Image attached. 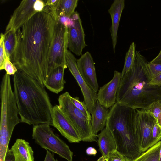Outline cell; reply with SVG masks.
<instances>
[{"instance_id":"cell-1","label":"cell","mask_w":161,"mask_h":161,"mask_svg":"<svg viewBox=\"0 0 161 161\" xmlns=\"http://www.w3.org/2000/svg\"><path fill=\"white\" fill-rule=\"evenodd\" d=\"M55 22L46 12L36 13L16 31L17 44L10 58L18 70L44 86Z\"/></svg>"},{"instance_id":"cell-2","label":"cell","mask_w":161,"mask_h":161,"mask_svg":"<svg viewBox=\"0 0 161 161\" xmlns=\"http://www.w3.org/2000/svg\"><path fill=\"white\" fill-rule=\"evenodd\" d=\"M14 92L21 122L51 125L53 107L44 86L18 70L13 75Z\"/></svg>"},{"instance_id":"cell-3","label":"cell","mask_w":161,"mask_h":161,"mask_svg":"<svg viewBox=\"0 0 161 161\" xmlns=\"http://www.w3.org/2000/svg\"><path fill=\"white\" fill-rule=\"evenodd\" d=\"M146 58L136 51L130 69L121 77L116 102L135 109L148 110L153 103L161 101V86L149 84L153 78Z\"/></svg>"},{"instance_id":"cell-4","label":"cell","mask_w":161,"mask_h":161,"mask_svg":"<svg viewBox=\"0 0 161 161\" xmlns=\"http://www.w3.org/2000/svg\"><path fill=\"white\" fill-rule=\"evenodd\" d=\"M136 112V109L116 102L109 110L106 124L114 137L116 150L131 161L141 154L135 137Z\"/></svg>"},{"instance_id":"cell-5","label":"cell","mask_w":161,"mask_h":161,"mask_svg":"<svg viewBox=\"0 0 161 161\" xmlns=\"http://www.w3.org/2000/svg\"><path fill=\"white\" fill-rule=\"evenodd\" d=\"M1 115L0 124V150L5 152L13 130L17 125L21 122L18 116V110L10 75H3L0 86Z\"/></svg>"},{"instance_id":"cell-6","label":"cell","mask_w":161,"mask_h":161,"mask_svg":"<svg viewBox=\"0 0 161 161\" xmlns=\"http://www.w3.org/2000/svg\"><path fill=\"white\" fill-rule=\"evenodd\" d=\"M70 96L67 92L60 95L58 99L59 107L76 130L81 141H96L97 137L92 131L91 121L75 106Z\"/></svg>"},{"instance_id":"cell-7","label":"cell","mask_w":161,"mask_h":161,"mask_svg":"<svg viewBox=\"0 0 161 161\" xmlns=\"http://www.w3.org/2000/svg\"><path fill=\"white\" fill-rule=\"evenodd\" d=\"M48 124L33 125L32 137L42 148L57 154L68 161H72L73 153L69 146L54 133Z\"/></svg>"},{"instance_id":"cell-8","label":"cell","mask_w":161,"mask_h":161,"mask_svg":"<svg viewBox=\"0 0 161 161\" xmlns=\"http://www.w3.org/2000/svg\"><path fill=\"white\" fill-rule=\"evenodd\" d=\"M68 43V27L59 22L56 21L50 53L47 79L55 68L58 67H62L65 69L67 68L66 56Z\"/></svg>"},{"instance_id":"cell-9","label":"cell","mask_w":161,"mask_h":161,"mask_svg":"<svg viewBox=\"0 0 161 161\" xmlns=\"http://www.w3.org/2000/svg\"><path fill=\"white\" fill-rule=\"evenodd\" d=\"M134 121L135 141L141 154L150 147L153 128L156 120L148 110L136 109Z\"/></svg>"},{"instance_id":"cell-10","label":"cell","mask_w":161,"mask_h":161,"mask_svg":"<svg viewBox=\"0 0 161 161\" xmlns=\"http://www.w3.org/2000/svg\"><path fill=\"white\" fill-rule=\"evenodd\" d=\"M66 59L67 67L79 85L88 110L92 114L97 101V93L95 92L86 83L80 75L77 66V59L71 51L67 50Z\"/></svg>"},{"instance_id":"cell-11","label":"cell","mask_w":161,"mask_h":161,"mask_svg":"<svg viewBox=\"0 0 161 161\" xmlns=\"http://www.w3.org/2000/svg\"><path fill=\"white\" fill-rule=\"evenodd\" d=\"M70 18L72 23L68 27V48L70 51L79 56L81 55L83 49L87 46L85 42V34L77 12H75Z\"/></svg>"},{"instance_id":"cell-12","label":"cell","mask_w":161,"mask_h":161,"mask_svg":"<svg viewBox=\"0 0 161 161\" xmlns=\"http://www.w3.org/2000/svg\"><path fill=\"white\" fill-rule=\"evenodd\" d=\"M51 125L70 143H79L81 140L76 130L68 120L58 105L53 107Z\"/></svg>"},{"instance_id":"cell-13","label":"cell","mask_w":161,"mask_h":161,"mask_svg":"<svg viewBox=\"0 0 161 161\" xmlns=\"http://www.w3.org/2000/svg\"><path fill=\"white\" fill-rule=\"evenodd\" d=\"M36 0H24L14 10L5 31H16L37 12L34 9Z\"/></svg>"},{"instance_id":"cell-14","label":"cell","mask_w":161,"mask_h":161,"mask_svg":"<svg viewBox=\"0 0 161 161\" xmlns=\"http://www.w3.org/2000/svg\"><path fill=\"white\" fill-rule=\"evenodd\" d=\"M121 78V73L115 70L112 80L100 88L97 94V99L102 106L108 108L116 103Z\"/></svg>"},{"instance_id":"cell-15","label":"cell","mask_w":161,"mask_h":161,"mask_svg":"<svg viewBox=\"0 0 161 161\" xmlns=\"http://www.w3.org/2000/svg\"><path fill=\"white\" fill-rule=\"evenodd\" d=\"M79 71L86 83L96 92L98 91V85L95 62L90 52L87 51L77 59Z\"/></svg>"},{"instance_id":"cell-16","label":"cell","mask_w":161,"mask_h":161,"mask_svg":"<svg viewBox=\"0 0 161 161\" xmlns=\"http://www.w3.org/2000/svg\"><path fill=\"white\" fill-rule=\"evenodd\" d=\"M124 0H115L111 5L108 12L111 16L112 25L111 36L114 53L117 42V32L121 14L125 7Z\"/></svg>"},{"instance_id":"cell-17","label":"cell","mask_w":161,"mask_h":161,"mask_svg":"<svg viewBox=\"0 0 161 161\" xmlns=\"http://www.w3.org/2000/svg\"><path fill=\"white\" fill-rule=\"evenodd\" d=\"M109 111L108 108L102 106L97 100L91 120L92 133L97 137L98 133L103 130L106 126Z\"/></svg>"},{"instance_id":"cell-18","label":"cell","mask_w":161,"mask_h":161,"mask_svg":"<svg viewBox=\"0 0 161 161\" xmlns=\"http://www.w3.org/2000/svg\"><path fill=\"white\" fill-rule=\"evenodd\" d=\"M65 69L63 67H58L53 70L44 82V86L56 94L62 91L66 83L64 78Z\"/></svg>"},{"instance_id":"cell-19","label":"cell","mask_w":161,"mask_h":161,"mask_svg":"<svg viewBox=\"0 0 161 161\" xmlns=\"http://www.w3.org/2000/svg\"><path fill=\"white\" fill-rule=\"evenodd\" d=\"M16 161H34V152L29 142L17 139L10 149Z\"/></svg>"},{"instance_id":"cell-20","label":"cell","mask_w":161,"mask_h":161,"mask_svg":"<svg viewBox=\"0 0 161 161\" xmlns=\"http://www.w3.org/2000/svg\"><path fill=\"white\" fill-rule=\"evenodd\" d=\"M98 143L102 156L106 159L109 154L116 150V146L111 132L106 127L97 134Z\"/></svg>"},{"instance_id":"cell-21","label":"cell","mask_w":161,"mask_h":161,"mask_svg":"<svg viewBox=\"0 0 161 161\" xmlns=\"http://www.w3.org/2000/svg\"><path fill=\"white\" fill-rule=\"evenodd\" d=\"M78 1V0H60L56 13L58 21L60 16L70 18L75 12Z\"/></svg>"},{"instance_id":"cell-22","label":"cell","mask_w":161,"mask_h":161,"mask_svg":"<svg viewBox=\"0 0 161 161\" xmlns=\"http://www.w3.org/2000/svg\"><path fill=\"white\" fill-rule=\"evenodd\" d=\"M161 140L132 161H159Z\"/></svg>"},{"instance_id":"cell-23","label":"cell","mask_w":161,"mask_h":161,"mask_svg":"<svg viewBox=\"0 0 161 161\" xmlns=\"http://www.w3.org/2000/svg\"><path fill=\"white\" fill-rule=\"evenodd\" d=\"M4 46L6 57H10L13 54L17 44L16 31L11 30L4 34Z\"/></svg>"},{"instance_id":"cell-24","label":"cell","mask_w":161,"mask_h":161,"mask_svg":"<svg viewBox=\"0 0 161 161\" xmlns=\"http://www.w3.org/2000/svg\"><path fill=\"white\" fill-rule=\"evenodd\" d=\"M136 45L133 42L130 45L128 51L126 53L124 66L122 72V77L131 68L133 64L136 53Z\"/></svg>"},{"instance_id":"cell-25","label":"cell","mask_w":161,"mask_h":161,"mask_svg":"<svg viewBox=\"0 0 161 161\" xmlns=\"http://www.w3.org/2000/svg\"><path fill=\"white\" fill-rule=\"evenodd\" d=\"M60 0H44V7L43 12L50 14L55 21H58L57 10Z\"/></svg>"},{"instance_id":"cell-26","label":"cell","mask_w":161,"mask_h":161,"mask_svg":"<svg viewBox=\"0 0 161 161\" xmlns=\"http://www.w3.org/2000/svg\"><path fill=\"white\" fill-rule=\"evenodd\" d=\"M70 98L75 106L89 120L91 121V114L88 111L85 102L80 101L77 97H73L70 96Z\"/></svg>"},{"instance_id":"cell-27","label":"cell","mask_w":161,"mask_h":161,"mask_svg":"<svg viewBox=\"0 0 161 161\" xmlns=\"http://www.w3.org/2000/svg\"><path fill=\"white\" fill-rule=\"evenodd\" d=\"M148 110L152 113L161 128V101H158L153 103Z\"/></svg>"},{"instance_id":"cell-28","label":"cell","mask_w":161,"mask_h":161,"mask_svg":"<svg viewBox=\"0 0 161 161\" xmlns=\"http://www.w3.org/2000/svg\"><path fill=\"white\" fill-rule=\"evenodd\" d=\"M161 140V128L156 121L153 128L151 140L150 147L157 143Z\"/></svg>"},{"instance_id":"cell-29","label":"cell","mask_w":161,"mask_h":161,"mask_svg":"<svg viewBox=\"0 0 161 161\" xmlns=\"http://www.w3.org/2000/svg\"><path fill=\"white\" fill-rule=\"evenodd\" d=\"M4 34L1 33L0 39V70L4 69V64L6 58L4 46Z\"/></svg>"},{"instance_id":"cell-30","label":"cell","mask_w":161,"mask_h":161,"mask_svg":"<svg viewBox=\"0 0 161 161\" xmlns=\"http://www.w3.org/2000/svg\"><path fill=\"white\" fill-rule=\"evenodd\" d=\"M147 66L152 78L161 73V64L152 63L147 62Z\"/></svg>"},{"instance_id":"cell-31","label":"cell","mask_w":161,"mask_h":161,"mask_svg":"<svg viewBox=\"0 0 161 161\" xmlns=\"http://www.w3.org/2000/svg\"><path fill=\"white\" fill-rule=\"evenodd\" d=\"M128 159V158L115 150L109 154L106 161H126Z\"/></svg>"},{"instance_id":"cell-32","label":"cell","mask_w":161,"mask_h":161,"mask_svg":"<svg viewBox=\"0 0 161 161\" xmlns=\"http://www.w3.org/2000/svg\"><path fill=\"white\" fill-rule=\"evenodd\" d=\"M4 69L6 73L9 75H14L18 71L15 66L11 61L10 58L7 57H6L5 60Z\"/></svg>"},{"instance_id":"cell-33","label":"cell","mask_w":161,"mask_h":161,"mask_svg":"<svg viewBox=\"0 0 161 161\" xmlns=\"http://www.w3.org/2000/svg\"><path fill=\"white\" fill-rule=\"evenodd\" d=\"M44 7V1L41 0H36L35 2L34 7L35 10L38 12L43 11Z\"/></svg>"},{"instance_id":"cell-34","label":"cell","mask_w":161,"mask_h":161,"mask_svg":"<svg viewBox=\"0 0 161 161\" xmlns=\"http://www.w3.org/2000/svg\"><path fill=\"white\" fill-rule=\"evenodd\" d=\"M149 84L152 86H161V73L153 78Z\"/></svg>"},{"instance_id":"cell-35","label":"cell","mask_w":161,"mask_h":161,"mask_svg":"<svg viewBox=\"0 0 161 161\" xmlns=\"http://www.w3.org/2000/svg\"><path fill=\"white\" fill-rule=\"evenodd\" d=\"M4 161H16L15 157L10 149L7 151Z\"/></svg>"},{"instance_id":"cell-36","label":"cell","mask_w":161,"mask_h":161,"mask_svg":"<svg viewBox=\"0 0 161 161\" xmlns=\"http://www.w3.org/2000/svg\"><path fill=\"white\" fill-rule=\"evenodd\" d=\"M44 161H58V160L54 158L53 154L49 150H47L46 154Z\"/></svg>"},{"instance_id":"cell-37","label":"cell","mask_w":161,"mask_h":161,"mask_svg":"<svg viewBox=\"0 0 161 161\" xmlns=\"http://www.w3.org/2000/svg\"><path fill=\"white\" fill-rule=\"evenodd\" d=\"M86 153L88 155L95 156L97 153V151L94 148L90 147L86 149Z\"/></svg>"},{"instance_id":"cell-38","label":"cell","mask_w":161,"mask_h":161,"mask_svg":"<svg viewBox=\"0 0 161 161\" xmlns=\"http://www.w3.org/2000/svg\"><path fill=\"white\" fill-rule=\"evenodd\" d=\"M150 62L152 63L161 64V50L158 55Z\"/></svg>"},{"instance_id":"cell-39","label":"cell","mask_w":161,"mask_h":161,"mask_svg":"<svg viewBox=\"0 0 161 161\" xmlns=\"http://www.w3.org/2000/svg\"><path fill=\"white\" fill-rule=\"evenodd\" d=\"M97 161H106V159L103 157L102 156Z\"/></svg>"},{"instance_id":"cell-40","label":"cell","mask_w":161,"mask_h":161,"mask_svg":"<svg viewBox=\"0 0 161 161\" xmlns=\"http://www.w3.org/2000/svg\"><path fill=\"white\" fill-rule=\"evenodd\" d=\"M159 161H161V149H160V152Z\"/></svg>"},{"instance_id":"cell-41","label":"cell","mask_w":161,"mask_h":161,"mask_svg":"<svg viewBox=\"0 0 161 161\" xmlns=\"http://www.w3.org/2000/svg\"><path fill=\"white\" fill-rule=\"evenodd\" d=\"M126 161H131L128 159Z\"/></svg>"}]
</instances>
